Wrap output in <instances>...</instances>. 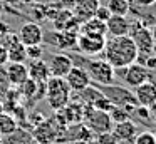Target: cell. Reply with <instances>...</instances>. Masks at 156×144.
<instances>
[{
  "label": "cell",
  "mask_w": 156,
  "mask_h": 144,
  "mask_svg": "<svg viewBox=\"0 0 156 144\" xmlns=\"http://www.w3.org/2000/svg\"><path fill=\"white\" fill-rule=\"evenodd\" d=\"M7 35H9V42L5 40L4 45L7 47V52H9V62H25V59H27L25 45L19 40V35L10 32H7Z\"/></svg>",
  "instance_id": "9a60e30c"
},
{
  "label": "cell",
  "mask_w": 156,
  "mask_h": 144,
  "mask_svg": "<svg viewBox=\"0 0 156 144\" xmlns=\"http://www.w3.org/2000/svg\"><path fill=\"white\" fill-rule=\"evenodd\" d=\"M149 30H151V37H153V42L156 44V23L153 27H149Z\"/></svg>",
  "instance_id": "f1b7e54d"
},
{
  "label": "cell",
  "mask_w": 156,
  "mask_h": 144,
  "mask_svg": "<svg viewBox=\"0 0 156 144\" xmlns=\"http://www.w3.org/2000/svg\"><path fill=\"white\" fill-rule=\"evenodd\" d=\"M27 69H29V79L37 80V82H45V80L51 77L47 62H44L42 59L30 60V64L27 65Z\"/></svg>",
  "instance_id": "d6986e66"
},
{
  "label": "cell",
  "mask_w": 156,
  "mask_h": 144,
  "mask_svg": "<svg viewBox=\"0 0 156 144\" xmlns=\"http://www.w3.org/2000/svg\"><path fill=\"white\" fill-rule=\"evenodd\" d=\"M71 87L64 77H49L45 80V100L54 111H62L71 102Z\"/></svg>",
  "instance_id": "7a4b0ae2"
},
{
  "label": "cell",
  "mask_w": 156,
  "mask_h": 144,
  "mask_svg": "<svg viewBox=\"0 0 156 144\" xmlns=\"http://www.w3.org/2000/svg\"><path fill=\"white\" fill-rule=\"evenodd\" d=\"M2 112H4V104L0 102V114H2Z\"/></svg>",
  "instance_id": "4dcf8cb0"
},
{
  "label": "cell",
  "mask_w": 156,
  "mask_h": 144,
  "mask_svg": "<svg viewBox=\"0 0 156 144\" xmlns=\"http://www.w3.org/2000/svg\"><path fill=\"white\" fill-rule=\"evenodd\" d=\"M17 129H19L17 121H15V117L12 116V114H7V112L0 114V137L10 136V134H14Z\"/></svg>",
  "instance_id": "44dd1931"
},
{
  "label": "cell",
  "mask_w": 156,
  "mask_h": 144,
  "mask_svg": "<svg viewBox=\"0 0 156 144\" xmlns=\"http://www.w3.org/2000/svg\"><path fill=\"white\" fill-rule=\"evenodd\" d=\"M111 15H128L131 12V2L129 0H108L106 5Z\"/></svg>",
  "instance_id": "7402d4cb"
},
{
  "label": "cell",
  "mask_w": 156,
  "mask_h": 144,
  "mask_svg": "<svg viewBox=\"0 0 156 144\" xmlns=\"http://www.w3.org/2000/svg\"><path fill=\"white\" fill-rule=\"evenodd\" d=\"M133 3L138 7H151L156 3V0H133Z\"/></svg>",
  "instance_id": "83f0119b"
},
{
  "label": "cell",
  "mask_w": 156,
  "mask_h": 144,
  "mask_svg": "<svg viewBox=\"0 0 156 144\" xmlns=\"http://www.w3.org/2000/svg\"><path fill=\"white\" fill-rule=\"evenodd\" d=\"M25 55L30 60L42 59V55H44V47H42V44H39V45H25Z\"/></svg>",
  "instance_id": "603a6c76"
},
{
  "label": "cell",
  "mask_w": 156,
  "mask_h": 144,
  "mask_svg": "<svg viewBox=\"0 0 156 144\" xmlns=\"http://www.w3.org/2000/svg\"><path fill=\"white\" fill-rule=\"evenodd\" d=\"M94 17L99 19V20H102V22H108L109 17H111V12H109V9L106 5H99L98 9H96V12H94Z\"/></svg>",
  "instance_id": "484cf974"
},
{
  "label": "cell",
  "mask_w": 156,
  "mask_h": 144,
  "mask_svg": "<svg viewBox=\"0 0 156 144\" xmlns=\"http://www.w3.org/2000/svg\"><path fill=\"white\" fill-rule=\"evenodd\" d=\"M96 136H98V144H119V141L116 139L112 131H106V132L96 134Z\"/></svg>",
  "instance_id": "d4e9b609"
},
{
  "label": "cell",
  "mask_w": 156,
  "mask_h": 144,
  "mask_svg": "<svg viewBox=\"0 0 156 144\" xmlns=\"http://www.w3.org/2000/svg\"><path fill=\"white\" fill-rule=\"evenodd\" d=\"M99 5H101V0H74V3H72V13L82 23L84 20L94 17V12Z\"/></svg>",
  "instance_id": "5bb4252c"
},
{
  "label": "cell",
  "mask_w": 156,
  "mask_h": 144,
  "mask_svg": "<svg viewBox=\"0 0 156 144\" xmlns=\"http://www.w3.org/2000/svg\"><path fill=\"white\" fill-rule=\"evenodd\" d=\"M122 79H124L126 86L134 89V87L141 86V84L148 82V80L151 79V70H148L144 65H141V64L134 62V64L126 67V72H124V77H122Z\"/></svg>",
  "instance_id": "ba28073f"
},
{
  "label": "cell",
  "mask_w": 156,
  "mask_h": 144,
  "mask_svg": "<svg viewBox=\"0 0 156 144\" xmlns=\"http://www.w3.org/2000/svg\"><path fill=\"white\" fill-rule=\"evenodd\" d=\"M79 33L106 37V35H108V27H106V22L96 19V17H91V19L84 20V22L79 25Z\"/></svg>",
  "instance_id": "ac0fdd59"
},
{
  "label": "cell",
  "mask_w": 156,
  "mask_h": 144,
  "mask_svg": "<svg viewBox=\"0 0 156 144\" xmlns=\"http://www.w3.org/2000/svg\"><path fill=\"white\" fill-rule=\"evenodd\" d=\"M104 60L112 69H126L128 65L136 62L138 47L129 35L109 37L106 39V45L102 50Z\"/></svg>",
  "instance_id": "6da1fadb"
},
{
  "label": "cell",
  "mask_w": 156,
  "mask_h": 144,
  "mask_svg": "<svg viewBox=\"0 0 156 144\" xmlns=\"http://www.w3.org/2000/svg\"><path fill=\"white\" fill-rule=\"evenodd\" d=\"M153 134H154V139H156V131H154V132H153Z\"/></svg>",
  "instance_id": "836d02e7"
},
{
  "label": "cell",
  "mask_w": 156,
  "mask_h": 144,
  "mask_svg": "<svg viewBox=\"0 0 156 144\" xmlns=\"http://www.w3.org/2000/svg\"><path fill=\"white\" fill-rule=\"evenodd\" d=\"M134 99L138 106L148 107V109L156 107V84L148 80V82L134 87Z\"/></svg>",
  "instance_id": "30bf717a"
},
{
  "label": "cell",
  "mask_w": 156,
  "mask_h": 144,
  "mask_svg": "<svg viewBox=\"0 0 156 144\" xmlns=\"http://www.w3.org/2000/svg\"><path fill=\"white\" fill-rule=\"evenodd\" d=\"M133 142L134 144H156V139H154V134L151 131H143V132L136 134Z\"/></svg>",
  "instance_id": "cb8c5ba5"
},
{
  "label": "cell",
  "mask_w": 156,
  "mask_h": 144,
  "mask_svg": "<svg viewBox=\"0 0 156 144\" xmlns=\"http://www.w3.org/2000/svg\"><path fill=\"white\" fill-rule=\"evenodd\" d=\"M77 30H57L52 35V44L59 45L61 49H72L77 44Z\"/></svg>",
  "instance_id": "ffe728a7"
},
{
  "label": "cell",
  "mask_w": 156,
  "mask_h": 144,
  "mask_svg": "<svg viewBox=\"0 0 156 144\" xmlns=\"http://www.w3.org/2000/svg\"><path fill=\"white\" fill-rule=\"evenodd\" d=\"M4 32H5V29H4V25L0 23V39H2V35H4Z\"/></svg>",
  "instance_id": "f546056e"
},
{
  "label": "cell",
  "mask_w": 156,
  "mask_h": 144,
  "mask_svg": "<svg viewBox=\"0 0 156 144\" xmlns=\"http://www.w3.org/2000/svg\"><path fill=\"white\" fill-rule=\"evenodd\" d=\"M5 79L14 87H20L29 79V69L25 62H9L5 67Z\"/></svg>",
  "instance_id": "7c38bea8"
},
{
  "label": "cell",
  "mask_w": 156,
  "mask_h": 144,
  "mask_svg": "<svg viewBox=\"0 0 156 144\" xmlns=\"http://www.w3.org/2000/svg\"><path fill=\"white\" fill-rule=\"evenodd\" d=\"M61 2H69V3H74V0H61Z\"/></svg>",
  "instance_id": "d6a6232c"
},
{
  "label": "cell",
  "mask_w": 156,
  "mask_h": 144,
  "mask_svg": "<svg viewBox=\"0 0 156 144\" xmlns=\"http://www.w3.org/2000/svg\"><path fill=\"white\" fill-rule=\"evenodd\" d=\"M19 40L24 45H39L44 42V32L42 27L35 22H25L19 30Z\"/></svg>",
  "instance_id": "9c48e42d"
},
{
  "label": "cell",
  "mask_w": 156,
  "mask_h": 144,
  "mask_svg": "<svg viewBox=\"0 0 156 144\" xmlns=\"http://www.w3.org/2000/svg\"><path fill=\"white\" fill-rule=\"evenodd\" d=\"M129 37L134 40L136 47H138V54H149L154 52V42L151 37V30L141 23L138 19L131 20V27H129Z\"/></svg>",
  "instance_id": "5b68a950"
},
{
  "label": "cell",
  "mask_w": 156,
  "mask_h": 144,
  "mask_svg": "<svg viewBox=\"0 0 156 144\" xmlns=\"http://www.w3.org/2000/svg\"><path fill=\"white\" fill-rule=\"evenodd\" d=\"M47 65H49L51 77H66L69 74V70L74 67V60L69 54L57 52V54H52Z\"/></svg>",
  "instance_id": "52a82bcc"
},
{
  "label": "cell",
  "mask_w": 156,
  "mask_h": 144,
  "mask_svg": "<svg viewBox=\"0 0 156 144\" xmlns=\"http://www.w3.org/2000/svg\"><path fill=\"white\" fill-rule=\"evenodd\" d=\"M108 33L111 37H119V35H129V27L131 20L126 15H111L109 20L106 22Z\"/></svg>",
  "instance_id": "e0dca14e"
},
{
  "label": "cell",
  "mask_w": 156,
  "mask_h": 144,
  "mask_svg": "<svg viewBox=\"0 0 156 144\" xmlns=\"http://www.w3.org/2000/svg\"><path fill=\"white\" fill-rule=\"evenodd\" d=\"M111 131L119 142H133L136 134H138V127H136V124L129 117L121 121V122H116Z\"/></svg>",
  "instance_id": "4fadbf2b"
},
{
  "label": "cell",
  "mask_w": 156,
  "mask_h": 144,
  "mask_svg": "<svg viewBox=\"0 0 156 144\" xmlns=\"http://www.w3.org/2000/svg\"><path fill=\"white\" fill-rule=\"evenodd\" d=\"M9 62V52H7V47L4 44H0V67L7 65Z\"/></svg>",
  "instance_id": "4316f807"
},
{
  "label": "cell",
  "mask_w": 156,
  "mask_h": 144,
  "mask_svg": "<svg viewBox=\"0 0 156 144\" xmlns=\"http://www.w3.org/2000/svg\"><path fill=\"white\" fill-rule=\"evenodd\" d=\"M82 122L92 134H101L112 129V119L109 112L94 109L91 106H86L84 114H82Z\"/></svg>",
  "instance_id": "3957f363"
},
{
  "label": "cell",
  "mask_w": 156,
  "mask_h": 144,
  "mask_svg": "<svg viewBox=\"0 0 156 144\" xmlns=\"http://www.w3.org/2000/svg\"><path fill=\"white\" fill-rule=\"evenodd\" d=\"M34 144H39V142H34Z\"/></svg>",
  "instance_id": "e575fe53"
},
{
  "label": "cell",
  "mask_w": 156,
  "mask_h": 144,
  "mask_svg": "<svg viewBox=\"0 0 156 144\" xmlns=\"http://www.w3.org/2000/svg\"><path fill=\"white\" fill-rule=\"evenodd\" d=\"M55 136H57V132H55L52 122H49V121H41L32 131V139H34V142L39 144H52L55 141Z\"/></svg>",
  "instance_id": "2e32d148"
},
{
  "label": "cell",
  "mask_w": 156,
  "mask_h": 144,
  "mask_svg": "<svg viewBox=\"0 0 156 144\" xmlns=\"http://www.w3.org/2000/svg\"><path fill=\"white\" fill-rule=\"evenodd\" d=\"M106 45V37L99 35H87V33H79L77 35V44L76 47L79 49V52H82L84 55L94 57L102 54Z\"/></svg>",
  "instance_id": "8992f818"
},
{
  "label": "cell",
  "mask_w": 156,
  "mask_h": 144,
  "mask_svg": "<svg viewBox=\"0 0 156 144\" xmlns=\"http://www.w3.org/2000/svg\"><path fill=\"white\" fill-rule=\"evenodd\" d=\"M89 79L98 86H112L114 84V69L104 59H92L87 64Z\"/></svg>",
  "instance_id": "277c9868"
},
{
  "label": "cell",
  "mask_w": 156,
  "mask_h": 144,
  "mask_svg": "<svg viewBox=\"0 0 156 144\" xmlns=\"http://www.w3.org/2000/svg\"><path fill=\"white\" fill-rule=\"evenodd\" d=\"M0 144H7V142H5V139H4V137H0Z\"/></svg>",
  "instance_id": "1f68e13d"
},
{
  "label": "cell",
  "mask_w": 156,
  "mask_h": 144,
  "mask_svg": "<svg viewBox=\"0 0 156 144\" xmlns=\"http://www.w3.org/2000/svg\"><path fill=\"white\" fill-rule=\"evenodd\" d=\"M0 90H2V87H0Z\"/></svg>",
  "instance_id": "d590c367"
},
{
  "label": "cell",
  "mask_w": 156,
  "mask_h": 144,
  "mask_svg": "<svg viewBox=\"0 0 156 144\" xmlns=\"http://www.w3.org/2000/svg\"><path fill=\"white\" fill-rule=\"evenodd\" d=\"M64 79H66V82L69 84L71 90H74V92H82L86 87L91 86V79H89L87 70H86L84 67H79V65L72 67Z\"/></svg>",
  "instance_id": "8fae6325"
}]
</instances>
